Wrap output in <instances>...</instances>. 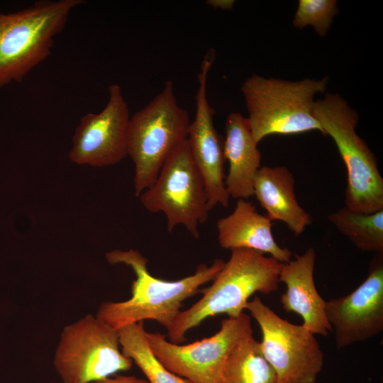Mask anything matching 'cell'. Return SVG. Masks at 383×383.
<instances>
[{"mask_svg": "<svg viewBox=\"0 0 383 383\" xmlns=\"http://www.w3.org/2000/svg\"><path fill=\"white\" fill-rule=\"evenodd\" d=\"M272 221L250 201L238 199L233 211L216 223L219 245L226 250L248 248L270 254L279 262L291 260L292 252L280 247L272 232Z\"/></svg>", "mask_w": 383, "mask_h": 383, "instance_id": "9a60e30c", "label": "cell"}, {"mask_svg": "<svg viewBox=\"0 0 383 383\" xmlns=\"http://www.w3.org/2000/svg\"><path fill=\"white\" fill-rule=\"evenodd\" d=\"M53 364L63 383H94L130 370L133 361L121 351L118 330L87 314L63 328Z\"/></svg>", "mask_w": 383, "mask_h": 383, "instance_id": "52a82bcc", "label": "cell"}, {"mask_svg": "<svg viewBox=\"0 0 383 383\" xmlns=\"http://www.w3.org/2000/svg\"><path fill=\"white\" fill-rule=\"evenodd\" d=\"M213 60L214 52L211 50L203 59L197 74L196 113L189 124L187 139L194 164L205 184L210 210L217 205L228 206L230 199L225 186L223 138L214 126L215 111L206 95L208 74Z\"/></svg>", "mask_w": 383, "mask_h": 383, "instance_id": "4fadbf2b", "label": "cell"}, {"mask_svg": "<svg viewBox=\"0 0 383 383\" xmlns=\"http://www.w3.org/2000/svg\"><path fill=\"white\" fill-rule=\"evenodd\" d=\"M313 115L335 142L347 170L345 204L365 213L383 209V178L374 154L356 133L358 114L338 94L315 101Z\"/></svg>", "mask_w": 383, "mask_h": 383, "instance_id": "8992f818", "label": "cell"}, {"mask_svg": "<svg viewBox=\"0 0 383 383\" xmlns=\"http://www.w3.org/2000/svg\"><path fill=\"white\" fill-rule=\"evenodd\" d=\"M257 322L262 353L274 368L277 383H316L323 353L311 331L282 318L255 296L245 306Z\"/></svg>", "mask_w": 383, "mask_h": 383, "instance_id": "9c48e42d", "label": "cell"}, {"mask_svg": "<svg viewBox=\"0 0 383 383\" xmlns=\"http://www.w3.org/2000/svg\"><path fill=\"white\" fill-rule=\"evenodd\" d=\"M251 335V318L245 313L224 318L217 333L190 344H175L165 334L147 333L150 348L162 365L192 383H221L228 354L238 342Z\"/></svg>", "mask_w": 383, "mask_h": 383, "instance_id": "30bf717a", "label": "cell"}, {"mask_svg": "<svg viewBox=\"0 0 383 383\" xmlns=\"http://www.w3.org/2000/svg\"><path fill=\"white\" fill-rule=\"evenodd\" d=\"M338 12L335 0H299L293 24L299 28L311 26L323 37Z\"/></svg>", "mask_w": 383, "mask_h": 383, "instance_id": "44dd1931", "label": "cell"}, {"mask_svg": "<svg viewBox=\"0 0 383 383\" xmlns=\"http://www.w3.org/2000/svg\"><path fill=\"white\" fill-rule=\"evenodd\" d=\"M221 383H277L274 368L252 335L238 342L228 354Z\"/></svg>", "mask_w": 383, "mask_h": 383, "instance_id": "ac0fdd59", "label": "cell"}, {"mask_svg": "<svg viewBox=\"0 0 383 383\" xmlns=\"http://www.w3.org/2000/svg\"><path fill=\"white\" fill-rule=\"evenodd\" d=\"M223 151L229 170L225 186L233 199L253 196L255 174L260 168L261 153L251 133L248 118L238 112L230 113L225 122Z\"/></svg>", "mask_w": 383, "mask_h": 383, "instance_id": "2e32d148", "label": "cell"}, {"mask_svg": "<svg viewBox=\"0 0 383 383\" xmlns=\"http://www.w3.org/2000/svg\"><path fill=\"white\" fill-rule=\"evenodd\" d=\"M233 1L227 0H209L206 4L214 9H231Z\"/></svg>", "mask_w": 383, "mask_h": 383, "instance_id": "603a6c76", "label": "cell"}, {"mask_svg": "<svg viewBox=\"0 0 383 383\" xmlns=\"http://www.w3.org/2000/svg\"><path fill=\"white\" fill-rule=\"evenodd\" d=\"M326 315L335 345L342 349L383 330V258L372 260L366 279L349 294L326 301Z\"/></svg>", "mask_w": 383, "mask_h": 383, "instance_id": "7c38bea8", "label": "cell"}, {"mask_svg": "<svg viewBox=\"0 0 383 383\" xmlns=\"http://www.w3.org/2000/svg\"><path fill=\"white\" fill-rule=\"evenodd\" d=\"M108 91L104 109L84 115L74 131L69 157L77 165L102 167L118 163L128 155V104L118 84H111Z\"/></svg>", "mask_w": 383, "mask_h": 383, "instance_id": "8fae6325", "label": "cell"}, {"mask_svg": "<svg viewBox=\"0 0 383 383\" xmlns=\"http://www.w3.org/2000/svg\"><path fill=\"white\" fill-rule=\"evenodd\" d=\"M282 265L273 257L255 250H231L230 258L212 283L201 289L202 297L187 310L180 311L166 336L170 342L179 344L184 341L189 330L209 317L239 316L252 294L267 295L278 289Z\"/></svg>", "mask_w": 383, "mask_h": 383, "instance_id": "7a4b0ae2", "label": "cell"}, {"mask_svg": "<svg viewBox=\"0 0 383 383\" xmlns=\"http://www.w3.org/2000/svg\"><path fill=\"white\" fill-rule=\"evenodd\" d=\"M328 77L290 82L249 77L241 87L247 117L257 143L271 135H296L311 131L325 132L313 115L314 97L326 89Z\"/></svg>", "mask_w": 383, "mask_h": 383, "instance_id": "3957f363", "label": "cell"}, {"mask_svg": "<svg viewBox=\"0 0 383 383\" xmlns=\"http://www.w3.org/2000/svg\"><path fill=\"white\" fill-rule=\"evenodd\" d=\"M328 220L358 249L383 253V209L365 213L345 206L331 213Z\"/></svg>", "mask_w": 383, "mask_h": 383, "instance_id": "ffe728a7", "label": "cell"}, {"mask_svg": "<svg viewBox=\"0 0 383 383\" xmlns=\"http://www.w3.org/2000/svg\"><path fill=\"white\" fill-rule=\"evenodd\" d=\"M150 212H163L169 233L182 225L194 238L199 226L209 218V207L204 179L186 140L167 159L155 182L139 196Z\"/></svg>", "mask_w": 383, "mask_h": 383, "instance_id": "ba28073f", "label": "cell"}, {"mask_svg": "<svg viewBox=\"0 0 383 383\" xmlns=\"http://www.w3.org/2000/svg\"><path fill=\"white\" fill-rule=\"evenodd\" d=\"M189 124L188 112L178 104L170 80L145 107L130 117L127 154L135 166L137 197L155 182L167 159L187 139Z\"/></svg>", "mask_w": 383, "mask_h": 383, "instance_id": "5b68a950", "label": "cell"}, {"mask_svg": "<svg viewBox=\"0 0 383 383\" xmlns=\"http://www.w3.org/2000/svg\"><path fill=\"white\" fill-rule=\"evenodd\" d=\"M83 0H40L15 13H0V88L20 82L51 54L55 38Z\"/></svg>", "mask_w": 383, "mask_h": 383, "instance_id": "277c9868", "label": "cell"}, {"mask_svg": "<svg viewBox=\"0 0 383 383\" xmlns=\"http://www.w3.org/2000/svg\"><path fill=\"white\" fill-rule=\"evenodd\" d=\"M94 383H148V382L133 375L118 374L114 377L105 378Z\"/></svg>", "mask_w": 383, "mask_h": 383, "instance_id": "7402d4cb", "label": "cell"}, {"mask_svg": "<svg viewBox=\"0 0 383 383\" xmlns=\"http://www.w3.org/2000/svg\"><path fill=\"white\" fill-rule=\"evenodd\" d=\"M295 260L282 263L279 281L285 284L286 292L281 295L283 309L300 315L303 326L313 334L327 336L332 328L326 315V301L318 292L313 279L316 254L309 248Z\"/></svg>", "mask_w": 383, "mask_h": 383, "instance_id": "5bb4252c", "label": "cell"}, {"mask_svg": "<svg viewBox=\"0 0 383 383\" xmlns=\"http://www.w3.org/2000/svg\"><path fill=\"white\" fill-rule=\"evenodd\" d=\"M295 179L285 166H262L257 172L253 195L271 220L284 223L296 235H300L312 221L299 205L294 192Z\"/></svg>", "mask_w": 383, "mask_h": 383, "instance_id": "e0dca14e", "label": "cell"}, {"mask_svg": "<svg viewBox=\"0 0 383 383\" xmlns=\"http://www.w3.org/2000/svg\"><path fill=\"white\" fill-rule=\"evenodd\" d=\"M111 265L124 264L135 274L131 286V296L123 301H104L96 316L116 330L126 326L153 320L167 330L180 312L183 302L201 291L202 285L211 282L225 262L216 259L211 265H199L193 274L175 281L152 275L148 260L137 250H113L106 253Z\"/></svg>", "mask_w": 383, "mask_h": 383, "instance_id": "6da1fadb", "label": "cell"}, {"mask_svg": "<svg viewBox=\"0 0 383 383\" xmlns=\"http://www.w3.org/2000/svg\"><path fill=\"white\" fill-rule=\"evenodd\" d=\"M123 354L141 370L148 383H192L165 368L152 352L143 321L118 330Z\"/></svg>", "mask_w": 383, "mask_h": 383, "instance_id": "d6986e66", "label": "cell"}]
</instances>
